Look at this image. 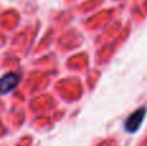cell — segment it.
Returning <instances> with one entry per match:
<instances>
[{
  "label": "cell",
  "instance_id": "1",
  "mask_svg": "<svg viewBox=\"0 0 147 146\" xmlns=\"http://www.w3.org/2000/svg\"><path fill=\"white\" fill-rule=\"evenodd\" d=\"M145 114H146V109L141 107L138 110H136L134 113H132V115H129V118L125 120V129L128 132H136L140 126L142 124L143 119H145Z\"/></svg>",
  "mask_w": 147,
  "mask_h": 146
},
{
  "label": "cell",
  "instance_id": "2",
  "mask_svg": "<svg viewBox=\"0 0 147 146\" xmlns=\"http://www.w3.org/2000/svg\"><path fill=\"white\" fill-rule=\"evenodd\" d=\"M20 74H16V72H9V74L4 75V76L0 79V93L5 95V93L13 91L20 83Z\"/></svg>",
  "mask_w": 147,
  "mask_h": 146
}]
</instances>
